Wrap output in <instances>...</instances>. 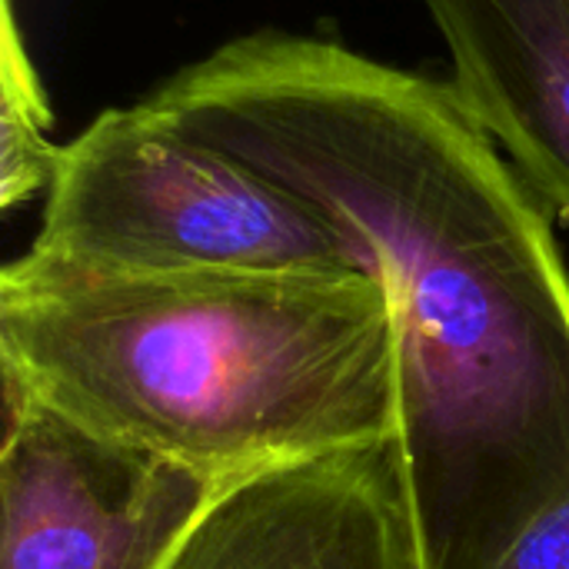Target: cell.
<instances>
[{"instance_id": "cell-1", "label": "cell", "mask_w": 569, "mask_h": 569, "mask_svg": "<svg viewBox=\"0 0 569 569\" xmlns=\"http://www.w3.org/2000/svg\"><path fill=\"white\" fill-rule=\"evenodd\" d=\"M320 213L390 300L397 443L430 569H493L569 500V263L450 83L257 30L143 97Z\"/></svg>"}, {"instance_id": "cell-2", "label": "cell", "mask_w": 569, "mask_h": 569, "mask_svg": "<svg viewBox=\"0 0 569 569\" xmlns=\"http://www.w3.org/2000/svg\"><path fill=\"white\" fill-rule=\"evenodd\" d=\"M0 377L223 483L397 440L387 290L350 273L0 270Z\"/></svg>"}, {"instance_id": "cell-3", "label": "cell", "mask_w": 569, "mask_h": 569, "mask_svg": "<svg viewBox=\"0 0 569 569\" xmlns=\"http://www.w3.org/2000/svg\"><path fill=\"white\" fill-rule=\"evenodd\" d=\"M23 253L110 277L360 270L313 207L190 140L147 100L100 110L60 143Z\"/></svg>"}, {"instance_id": "cell-4", "label": "cell", "mask_w": 569, "mask_h": 569, "mask_svg": "<svg viewBox=\"0 0 569 569\" xmlns=\"http://www.w3.org/2000/svg\"><path fill=\"white\" fill-rule=\"evenodd\" d=\"M230 487L3 377L0 569H170Z\"/></svg>"}, {"instance_id": "cell-5", "label": "cell", "mask_w": 569, "mask_h": 569, "mask_svg": "<svg viewBox=\"0 0 569 569\" xmlns=\"http://www.w3.org/2000/svg\"><path fill=\"white\" fill-rule=\"evenodd\" d=\"M170 569H430L397 440L230 487Z\"/></svg>"}, {"instance_id": "cell-6", "label": "cell", "mask_w": 569, "mask_h": 569, "mask_svg": "<svg viewBox=\"0 0 569 569\" xmlns=\"http://www.w3.org/2000/svg\"><path fill=\"white\" fill-rule=\"evenodd\" d=\"M453 93L540 200L569 217V0H420Z\"/></svg>"}, {"instance_id": "cell-7", "label": "cell", "mask_w": 569, "mask_h": 569, "mask_svg": "<svg viewBox=\"0 0 569 569\" xmlns=\"http://www.w3.org/2000/svg\"><path fill=\"white\" fill-rule=\"evenodd\" d=\"M50 107L40 73L27 53L13 0H3V50H0V207L13 210L43 197L60 157L50 140Z\"/></svg>"}, {"instance_id": "cell-8", "label": "cell", "mask_w": 569, "mask_h": 569, "mask_svg": "<svg viewBox=\"0 0 569 569\" xmlns=\"http://www.w3.org/2000/svg\"><path fill=\"white\" fill-rule=\"evenodd\" d=\"M493 569H569V500L540 517Z\"/></svg>"}]
</instances>
